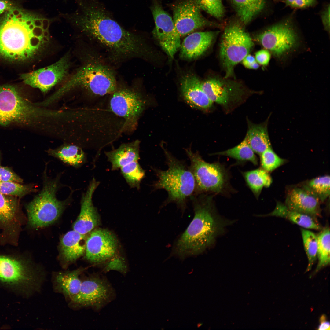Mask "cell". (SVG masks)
<instances>
[{
  "label": "cell",
  "instance_id": "32",
  "mask_svg": "<svg viewBox=\"0 0 330 330\" xmlns=\"http://www.w3.org/2000/svg\"><path fill=\"white\" fill-rule=\"evenodd\" d=\"M317 258L318 263L314 273L323 268L328 266L330 261V228L327 226L321 230L317 235Z\"/></svg>",
  "mask_w": 330,
  "mask_h": 330
},
{
  "label": "cell",
  "instance_id": "35",
  "mask_svg": "<svg viewBox=\"0 0 330 330\" xmlns=\"http://www.w3.org/2000/svg\"><path fill=\"white\" fill-rule=\"evenodd\" d=\"M330 178L325 175L313 178L305 184L317 196L321 202H324L330 195Z\"/></svg>",
  "mask_w": 330,
  "mask_h": 330
},
{
  "label": "cell",
  "instance_id": "43",
  "mask_svg": "<svg viewBox=\"0 0 330 330\" xmlns=\"http://www.w3.org/2000/svg\"><path fill=\"white\" fill-rule=\"evenodd\" d=\"M242 61L244 66L249 69H256L259 66L255 57L249 54L246 56Z\"/></svg>",
  "mask_w": 330,
  "mask_h": 330
},
{
  "label": "cell",
  "instance_id": "28",
  "mask_svg": "<svg viewBox=\"0 0 330 330\" xmlns=\"http://www.w3.org/2000/svg\"><path fill=\"white\" fill-rule=\"evenodd\" d=\"M268 121L259 124L248 123V130L245 137L254 152L259 155L272 148L268 131Z\"/></svg>",
  "mask_w": 330,
  "mask_h": 330
},
{
  "label": "cell",
  "instance_id": "23",
  "mask_svg": "<svg viewBox=\"0 0 330 330\" xmlns=\"http://www.w3.org/2000/svg\"><path fill=\"white\" fill-rule=\"evenodd\" d=\"M84 270L80 268L72 271L56 273L53 276L54 288L71 300L79 291L82 282L80 276Z\"/></svg>",
  "mask_w": 330,
  "mask_h": 330
},
{
  "label": "cell",
  "instance_id": "4",
  "mask_svg": "<svg viewBox=\"0 0 330 330\" xmlns=\"http://www.w3.org/2000/svg\"><path fill=\"white\" fill-rule=\"evenodd\" d=\"M168 168L166 170L153 168L157 177L153 186L155 190L164 189L168 194L165 204L175 203L182 209L187 201L195 194L196 183L190 167L174 156L162 146Z\"/></svg>",
  "mask_w": 330,
  "mask_h": 330
},
{
  "label": "cell",
  "instance_id": "48",
  "mask_svg": "<svg viewBox=\"0 0 330 330\" xmlns=\"http://www.w3.org/2000/svg\"><path fill=\"white\" fill-rule=\"evenodd\" d=\"M42 22L43 28L45 30H48L50 25L49 20L45 18L42 19Z\"/></svg>",
  "mask_w": 330,
  "mask_h": 330
},
{
  "label": "cell",
  "instance_id": "25",
  "mask_svg": "<svg viewBox=\"0 0 330 330\" xmlns=\"http://www.w3.org/2000/svg\"><path fill=\"white\" fill-rule=\"evenodd\" d=\"M140 141L121 144L117 148L105 152L108 160L112 165V170H116L140 159Z\"/></svg>",
  "mask_w": 330,
  "mask_h": 330
},
{
  "label": "cell",
  "instance_id": "10",
  "mask_svg": "<svg viewBox=\"0 0 330 330\" xmlns=\"http://www.w3.org/2000/svg\"><path fill=\"white\" fill-rule=\"evenodd\" d=\"M253 46L251 36L239 24L232 23L225 28L220 50V57L226 70L225 78L232 76L235 66L249 54Z\"/></svg>",
  "mask_w": 330,
  "mask_h": 330
},
{
  "label": "cell",
  "instance_id": "21",
  "mask_svg": "<svg viewBox=\"0 0 330 330\" xmlns=\"http://www.w3.org/2000/svg\"><path fill=\"white\" fill-rule=\"evenodd\" d=\"M218 32H198L189 35L180 48L179 56L183 60H191L201 56L209 48Z\"/></svg>",
  "mask_w": 330,
  "mask_h": 330
},
{
  "label": "cell",
  "instance_id": "37",
  "mask_svg": "<svg viewBox=\"0 0 330 330\" xmlns=\"http://www.w3.org/2000/svg\"><path fill=\"white\" fill-rule=\"evenodd\" d=\"M37 190L32 185H23L12 182H0V192L7 196H22Z\"/></svg>",
  "mask_w": 330,
  "mask_h": 330
},
{
  "label": "cell",
  "instance_id": "42",
  "mask_svg": "<svg viewBox=\"0 0 330 330\" xmlns=\"http://www.w3.org/2000/svg\"><path fill=\"white\" fill-rule=\"evenodd\" d=\"M106 266L105 270L106 271L114 270L119 271L123 274H126L127 268L125 264L122 261L116 260L109 262Z\"/></svg>",
  "mask_w": 330,
  "mask_h": 330
},
{
  "label": "cell",
  "instance_id": "45",
  "mask_svg": "<svg viewBox=\"0 0 330 330\" xmlns=\"http://www.w3.org/2000/svg\"><path fill=\"white\" fill-rule=\"evenodd\" d=\"M330 7L329 5L322 13L321 17L325 29L328 32L330 29Z\"/></svg>",
  "mask_w": 330,
  "mask_h": 330
},
{
  "label": "cell",
  "instance_id": "30",
  "mask_svg": "<svg viewBox=\"0 0 330 330\" xmlns=\"http://www.w3.org/2000/svg\"><path fill=\"white\" fill-rule=\"evenodd\" d=\"M247 185L258 199L264 187H269L272 179L269 172L262 168L242 172Z\"/></svg>",
  "mask_w": 330,
  "mask_h": 330
},
{
  "label": "cell",
  "instance_id": "12",
  "mask_svg": "<svg viewBox=\"0 0 330 330\" xmlns=\"http://www.w3.org/2000/svg\"><path fill=\"white\" fill-rule=\"evenodd\" d=\"M115 292L109 282L98 274H91L82 279L79 293L70 304L74 308L91 307L97 310L115 298Z\"/></svg>",
  "mask_w": 330,
  "mask_h": 330
},
{
  "label": "cell",
  "instance_id": "46",
  "mask_svg": "<svg viewBox=\"0 0 330 330\" xmlns=\"http://www.w3.org/2000/svg\"><path fill=\"white\" fill-rule=\"evenodd\" d=\"M319 324L318 327V330H329L330 329V323L326 318L325 314L322 315L319 320Z\"/></svg>",
  "mask_w": 330,
  "mask_h": 330
},
{
  "label": "cell",
  "instance_id": "41",
  "mask_svg": "<svg viewBox=\"0 0 330 330\" xmlns=\"http://www.w3.org/2000/svg\"><path fill=\"white\" fill-rule=\"evenodd\" d=\"M271 55L268 50L262 49L255 53V59L257 62L263 66H267L270 61Z\"/></svg>",
  "mask_w": 330,
  "mask_h": 330
},
{
  "label": "cell",
  "instance_id": "20",
  "mask_svg": "<svg viewBox=\"0 0 330 330\" xmlns=\"http://www.w3.org/2000/svg\"><path fill=\"white\" fill-rule=\"evenodd\" d=\"M99 184V182L93 178L82 195L80 212L73 226L74 230L81 234L86 235L99 224V215L92 201L93 194Z\"/></svg>",
  "mask_w": 330,
  "mask_h": 330
},
{
  "label": "cell",
  "instance_id": "19",
  "mask_svg": "<svg viewBox=\"0 0 330 330\" xmlns=\"http://www.w3.org/2000/svg\"><path fill=\"white\" fill-rule=\"evenodd\" d=\"M201 86L213 102L225 108L240 101L244 94L240 85L216 78H209L201 82Z\"/></svg>",
  "mask_w": 330,
  "mask_h": 330
},
{
  "label": "cell",
  "instance_id": "49",
  "mask_svg": "<svg viewBox=\"0 0 330 330\" xmlns=\"http://www.w3.org/2000/svg\"><path fill=\"white\" fill-rule=\"evenodd\" d=\"M306 2L308 3L310 6L315 4L316 2V0H304Z\"/></svg>",
  "mask_w": 330,
  "mask_h": 330
},
{
  "label": "cell",
  "instance_id": "5",
  "mask_svg": "<svg viewBox=\"0 0 330 330\" xmlns=\"http://www.w3.org/2000/svg\"><path fill=\"white\" fill-rule=\"evenodd\" d=\"M61 174L54 178L49 177L46 164L42 175V189L27 207L29 222L32 226L42 227L52 224L71 201L72 192L64 200L57 198V193L61 186Z\"/></svg>",
  "mask_w": 330,
  "mask_h": 330
},
{
  "label": "cell",
  "instance_id": "39",
  "mask_svg": "<svg viewBox=\"0 0 330 330\" xmlns=\"http://www.w3.org/2000/svg\"><path fill=\"white\" fill-rule=\"evenodd\" d=\"M200 9L220 19L224 16L225 9L222 0H194Z\"/></svg>",
  "mask_w": 330,
  "mask_h": 330
},
{
  "label": "cell",
  "instance_id": "33",
  "mask_svg": "<svg viewBox=\"0 0 330 330\" xmlns=\"http://www.w3.org/2000/svg\"><path fill=\"white\" fill-rule=\"evenodd\" d=\"M304 250L306 254L308 264L306 271L310 270L317 259V237L313 232L304 228H301Z\"/></svg>",
  "mask_w": 330,
  "mask_h": 330
},
{
  "label": "cell",
  "instance_id": "18",
  "mask_svg": "<svg viewBox=\"0 0 330 330\" xmlns=\"http://www.w3.org/2000/svg\"><path fill=\"white\" fill-rule=\"evenodd\" d=\"M321 202L305 184L288 190L284 204L289 209L315 218L321 215Z\"/></svg>",
  "mask_w": 330,
  "mask_h": 330
},
{
  "label": "cell",
  "instance_id": "26",
  "mask_svg": "<svg viewBox=\"0 0 330 330\" xmlns=\"http://www.w3.org/2000/svg\"><path fill=\"white\" fill-rule=\"evenodd\" d=\"M257 216H273L285 218L305 229L321 230L323 227L317 219L310 215L291 210L284 204L277 202L274 210L269 214Z\"/></svg>",
  "mask_w": 330,
  "mask_h": 330
},
{
  "label": "cell",
  "instance_id": "7",
  "mask_svg": "<svg viewBox=\"0 0 330 330\" xmlns=\"http://www.w3.org/2000/svg\"><path fill=\"white\" fill-rule=\"evenodd\" d=\"M44 274L18 259L0 255V284L14 292L29 296L39 291Z\"/></svg>",
  "mask_w": 330,
  "mask_h": 330
},
{
  "label": "cell",
  "instance_id": "15",
  "mask_svg": "<svg viewBox=\"0 0 330 330\" xmlns=\"http://www.w3.org/2000/svg\"><path fill=\"white\" fill-rule=\"evenodd\" d=\"M70 66L68 54L49 66L21 74L20 78L25 84L46 93L61 81Z\"/></svg>",
  "mask_w": 330,
  "mask_h": 330
},
{
  "label": "cell",
  "instance_id": "34",
  "mask_svg": "<svg viewBox=\"0 0 330 330\" xmlns=\"http://www.w3.org/2000/svg\"><path fill=\"white\" fill-rule=\"evenodd\" d=\"M120 169L122 175L129 185L131 188L139 189L145 173L138 161L131 162Z\"/></svg>",
  "mask_w": 330,
  "mask_h": 330
},
{
  "label": "cell",
  "instance_id": "13",
  "mask_svg": "<svg viewBox=\"0 0 330 330\" xmlns=\"http://www.w3.org/2000/svg\"><path fill=\"white\" fill-rule=\"evenodd\" d=\"M145 103L140 94L131 89H116L112 93L110 107L112 112L125 120L122 131H131L136 128Z\"/></svg>",
  "mask_w": 330,
  "mask_h": 330
},
{
  "label": "cell",
  "instance_id": "47",
  "mask_svg": "<svg viewBox=\"0 0 330 330\" xmlns=\"http://www.w3.org/2000/svg\"><path fill=\"white\" fill-rule=\"evenodd\" d=\"M11 5L8 1L0 0V14L6 10H9L10 9Z\"/></svg>",
  "mask_w": 330,
  "mask_h": 330
},
{
  "label": "cell",
  "instance_id": "2",
  "mask_svg": "<svg viewBox=\"0 0 330 330\" xmlns=\"http://www.w3.org/2000/svg\"><path fill=\"white\" fill-rule=\"evenodd\" d=\"M80 22L88 36L115 59L150 56V49L143 39L123 28L98 6L86 9Z\"/></svg>",
  "mask_w": 330,
  "mask_h": 330
},
{
  "label": "cell",
  "instance_id": "3",
  "mask_svg": "<svg viewBox=\"0 0 330 330\" xmlns=\"http://www.w3.org/2000/svg\"><path fill=\"white\" fill-rule=\"evenodd\" d=\"M190 199L194 211L193 218L174 243L171 253L183 259L203 253L224 233L226 227L234 222L218 214L213 196L201 193L194 194Z\"/></svg>",
  "mask_w": 330,
  "mask_h": 330
},
{
  "label": "cell",
  "instance_id": "22",
  "mask_svg": "<svg viewBox=\"0 0 330 330\" xmlns=\"http://www.w3.org/2000/svg\"><path fill=\"white\" fill-rule=\"evenodd\" d=\"M183 97L190 105L198 108L206 109L213 103L208 97L201 86V82L195 75L188 74L183 76L180 82Z\"/></svg>",
  "mask_w": 330,
  "mask_h": 330
},
{
  "label": "cell",
  "instance_id": "9",
  "mask_svg": "<svg viewBox=\"0 0 330 330\" xmlns=\"http://www.w3.org/2000/svg\"><path fill=\"white\" fill-rule=\"evenodd\" d=\"M39 110L17 87L10 85L0 86V125H32L43 116Z\"/></svg>",
  "mask_w": 330,
  "mask_h": 330
},
{
  "label": "cell",
  "instance_id": "38",
  "mask_svg": "<svg viewBox=\"0 0 330 330\" xmlns=\"http://www.w3.org/2000/svg\"><path fill=\"white\" fill-rule=\"evenodd\" d=\"M261 168L271 172L285 163L286 160L280 157L272 149H267L260 155Z\"/></svg>",
  "mask_w": 330,
  "mask_h": 330
},
{
  "label": "cell",
  "instance_id": "17",
  "mask_svg": "<svg viewBox=\"0 0 330 330\" xmlns=\"http://www.w3.org/2000/svg\"><path fill=\"white\" fill-rule=\"evenodd\" d=\"M117 248V240L112 233L105 229H96L86 238V258L92 263L103 262L112 258Z\"/></svg>",
  "mask_w": 330,
  "mask_h": 330
},
{
  "label": "cell",
  "instance_id": "6",
  "mask_svg": "<svg viewBox=\"0 0 330 330\" xmlns=\"http://www.w3.org/2000/svg\"><path fill=\"white\" fill-rule=\"evenodd\" d=\"M77 87L96 95L103 96L116 90V81L113 72L107 66L98 63H88L79 68L50 98L54 100Z\"/></svg>",
  "mask_w": 330,
  "mask_h": 330
},
{
  "label": "cell",
  "instance_id": "44",
  "mask_svg": "<svg viewBox=\"0 0 330 330\" xmlns=\"http://www.w3.org/2000/svg\"><path fill=\"white\" fill-rule=\"evenodd\" d=\"M283 2L286 6L293 8H304L310 6L304 0H284Z\"/></svg>",
  "mask_w": 330,
  "mask_h": 330
},
{
  "label": "cell",
  "instance_id": "24",
  "mask_svg": "<svg viewBox=\"0 0 330 330\" xmlns=\"http://www.w3.org/2000/svg\"><path fill=\"white\" fill-rule=\"evenodd\" d=\"M86 235L74 230L68 232L62 237L60 242L61 255L68 262L75 261L82 256L85 251Z\"/></svg>",
  "mask_w": 330,
  "mask_h": 330
},
{
  "label": "cell",
  "instance_id": "50",
  "mask_svg": "<svg viewBox=\"0 0 330 330\" xmlns=\"http://www.w3.org/2000/svg\"></svg>",
  "mask_w": 330,
  "mask_h": 330
},
{
  "label": "cell",
  "instance_id": "14",
  "mask_svg": "<svg viewBox=\"0 0 330 330\" xmlns=\"http://www.w3.org/2000/svg\"><path fill=\"white\" fill-rule=\"evenodd\" d=\"M151 10L155 24L153 35L169 58L172 59L181 45V37L173 19L157 0H153Z\"/></svg>",
  "mask_w": 330,
  "mask_h": 330
},
{
  "label": "cell",
  "instance_id": "27",
  "mask_svg": "<svg viewBox=\"0 0 330 330\" xmlns=\"http://www.w3.org/2000/svg\"><path fill=\"white\" fill-rule=\"evenodd\" d=\"M47 152L49 156L75 168L80 167L86 160L85 152L76 145L64 144L56 149H50Z\"/></svg>",
  "mask_w": 330,
  "mask_h": 330
},
{
  "label": "cell",
  "instance_id": "29",
  "mask_svg": "<svg viewBox=\"0 0 330 330\" xmlns=\"http://www.w3.org/2000/svg\"><path fill=\"white\" fill-rule=\"evenodd\" d=\"M241 21L250 22L264 9L265 0H229Z\"/></svg>",
  "mask_w": 330,
  "mask_h": 330
},
{
  "label": "cell",
  "instance_id": "31",
  "mask_svg": "<svg viewBox=\"0 0 330 330\" xmlns=\"http://www.w3.org/2000/svg\"><path fill=\"white\" fill-rule=\"evenodd\" d=\"M212 155L229 156L240 162L250 161L255 165H257L258 164L257 157L249 145L246 137L240 144L236 146L225 151L216 152Z\"/></svg>",
  "mask_w": 330,
  "mask_h": 330
},
{
  "label": "cell",
  "instance_id": "40",
  "mask_svg": "<svg viewBox=\"0 0 330 330\" xmlns=\"http://www.w3.org/2000/svg\"><path fill=\"white\" fill-rule=\"evenodd\" d=\"M0 182H12L21 183L22 182L23 180L8 167L0 165Z\"/></svg>",
  "mask_w": 330,
  "mask_h": 330
},
{
  "label": "cell",
  "instance_id": "16",
  "mask_svg": "<svg viewBox=\"0 0 330 330\" xmlns=\"http://www.w3.org/2000/svg\"><path fill=\"white\" fill-rule=\"evenodd\" d=\"M173 20L180 36L192 33L196 29L215 25L204 17L194 0H182L172 6Z\"/></svg>",
  "mask_w": 330,
  "mask_h": 330
},
{
  "label": "cell",
  "instance_id": "11",
  "mask_svg": "<svg viewBox=\"0 0 330 330\" xmlns=\"http://www.w3.org/2000/svg\"><path fill=\"white\" fill-rule=\"evenodd\" d=\"M259 43L280 60L287 57L299 45V39L294 25L288 19L268 28L257 36Z\"/></svg>",
  "mask_w": 330,
  "mask_h": 330
},
{
  "label": "cell",
  "instance_id": "1",
  "mask_svg": "<svg viewBox=\"0 0 330 330\" xmlns=\"http://www.w3.org/2000/svg\"><path fill=\"white\" fill-rule=\"evenodd\" d=\"M42 20L21 10L9 9L0 22V58L23 61L41 54L49 41Z\"/></svg>",
  "mask_w": 330,
  "mask_h": 330
},
{
  "label": "cell",
  "instance_id": "36",
  "mask_svg": "<svg viewBox=\"0 0 330 330\" xmlns=\"http://www.w3.org/2000/svg\"><path fill=\"white\" fill-rule=\"evenodd\" d=\"M0 192V222L6 224L14 218L16 209L15 200Z\"/></svg>",
  "mask_w": 330,
  "mask_h": 330
},
{
  "label": "cell",
  "instance_id": "8",
  "mask_svg": "<svg viewBox=\"0 0 330 330\" xmlns=\"http://www.w3.org/2000/svg\"><path fill=\"white\" fill-rule=\"evenodd\" d=\"M185 150L190 161L189 167L196 181L195 194H228L230 188L227 169L218 162H206L198 152H193L190 148Z\"/></svg>",
  "mask_w": 330,
  "mask_h": 330
}]
</instances>
